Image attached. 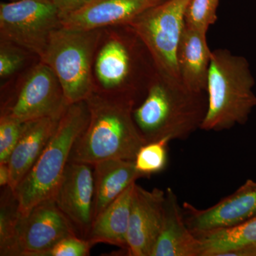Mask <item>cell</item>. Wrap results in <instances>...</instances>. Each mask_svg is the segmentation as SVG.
<instances>
[{
  "label": "cell",
  "mask_w": 256,
  "mask_h": 256,
  "mask_svg": "<svg viewBox=\"0 0 256 256\" xmlns=\"http://www.w3.org/2000/svg\"><path fill=\"white\" fill-rule=\"evenodd\" d=\"M220 0H190L185 22L191 28L208 32L217 20V10Z\"/></svg>",
  "instance_id": "cb8c5ba5"
},
{
  "label": "cell",
  "mask_w": 256,
  "mask_h": 256,
  "mask_svg": "<svg viewBox=\"0 0 256 256\" xmlns=\"http://www.w3.org/2000/svg\"><path fill=\"white\" fill-rule=\"evenodd\" d=\"M62 118H44L25 122L21 138L8 161L9 186L14 191L38 159Z\"/></svg>",
  "instance_id": "2e32d148"
},
{
  "label": "cell",
  "mask_w": 256,
  "mask_h": 256,
  "mask_svg": "<svg viewBox=\"0 0 256 256\" xmlns=\"http://www.w3.org/2000/svg\"><path fill=\"white\" fill-rule=\"evenodd\" d=\"M8 1H9V2H18L20 0H8Z\"/></svg>",
  "instance_id": "f1b7e54d"
},
{
  "label": "cell",
  "mask_w": 256,
  "mask_h": 256,
  "mask_svg": "<svg viewBox=\"0 0 256 256\" xmlns=\"http://www.w3.org/2000/svg\"><path fill=\"white\" fill-rule=\"evenodd\" d=\"M89 1L90 0H52L60 11V18L80 9Z\"/></svg>",
  "instance_id": "4316f807"
},
{
  "label": "cell",
  "mask_w": 256,
  "mask_h": 256,
  "mask_svg": "<svg viewBox=\"0 0 256 256\" xmlns=\"http://www.w3.org/2000/svg\"><path fill=\"white\" fill-rule=\"evenodd\" d=\"M182 208L186 225L194 235L238 225L256 216V182L248 180L232 194L206 210H198L188 202Z\"/></svg>",
  "instance_id": "7c38bea8"
},
{
  "label": "cell",
  "mask_w": 256,
  "mask_h": 256,
  "mask_svg": "<svg viewBox=\"0 0 256 256\" xmlns=\"http://www.w3.org/2000/svg\"><path fill=\"white\" fill-rule=\"evenodd\" d=\"M164 200L165 191L158 188L149 191L134 184L126 250L128 256H151L161 228Z\"/></svg>",
  "instance_id": "4fadbf2b"
},
{
  "label": "cell",
  "mask_w": 256,
  "mask_h": 256,
  "mask_svg": "<svg viewBox=\"0 0 256 256\" xmlns=\"http://www.w3.org/2000/svg\"><path fill=\"white\" fill-rule=\"evenodd\" d=\"M105 30L94 60V90L132 96L138 100L146 95L156 72L150 55L128 26Z\"/></svg>",
  "instance_id": "277c9868"
},
{
  "label": "cell",
  "mask_w": 256,
  "mask_h": 256,
  "mask_svg": "<svg viewBox=\"0 0 256 256\" xmlns=\"http://www.w3.org/2000/svg\"><path fill=\"white\" fill-rule=\"evenodd\" d=\"M76 236L74 226L50 198L22 214L6 256H42L62 239Z\"/></svg>",
  "instance_id": "30bf717a"
},
{
  "label": "cell",
  "mask_w": 256,
  "mask_h": 256,
  "mask_svg": "<svg viewBox=\"0 0 256 256\" xmlns=\"http://www.w3.org/2000/svg\"><path fill=\"white\" fill-rule=\"evenodd\" d=\"M54 198L79 236L87 239L94 223V165L68 162Z\"/></svg>",
  "instance_id": "8fae6325"
},
{
  "label": "cell",
  "mask_w": 256,
  "mask_h": 256,
  "mask_svg": "<svg viewBox=\"0 0 256 256\" xmlns=\"http://www.w3.org/2000/svg\"><path fill=\"white\" fill-rule=\"evenodd\" d=\"M136 183L130 185L94 220L88 240L95 245L102 242L126 250L132 192Z\"/></svg>",
  "instance_id": "ffe728a7"
},
{
  "label": "cell",
  "mask_w": 256,
  "mask_h": 256,
  "mask_svg": "<svg viewBox=\"0 0 256 256\" xmlns=\"http://www.w3.org/2000/svg\"><path fill=\"white\" fill-rule=\"evenodd\" d=\"M52 0H20L0 4V38L13 42L41 60L50 34L62 28Z\"/></svg>",
  "instance_id": "9c48e42d"
},
{
  "label": "cell",
  "mask_w": 256,
  "mask_h": 256,
  "mask_svg": "<svg viewBox=\"0 0 256 256\" xmlns=\"http://www.w3.org/2000/svg\"><path fill=\"white\" fill-rule=\"evenodd\" d=\"M86 102L88 122L74 143L68 162L94 165L109 159L134 161L146 144L133 118L137 99L94 90Z\"/></svg>",
  "instance_id": "6da1fadb"
},
{
  "label": "cell",
  "mask_w": 256,
  "mask_h": 256,
  "mask_svg": "<svg viewBox=\"0 0 256 256\" xmlns=\"http://www.w3.org/2000/svg\"><path fill=\"white\" fill-rule=\"evenodd\" d=\"M10 181V173L8 164H0V186L2 188L9 186Z\"/></svg>",
  "instance_id": "83f0119b"
},
{
  "label": "cell",
  "mask_w": 256,
  "mask_h": 256,
  "mask_svg": "<svg viewBox=\"0 0 256 256\" xmlns=\"http://www.w3.org/2000/svg\"><path fill=\"white\" fill-rule=\"evenodd\" d=\"M94 222L130 185L142 176L134 161L109 159L94 164Z\"/></svg>",
  "instance_id": "ac0fdd59"
},
{
  "label": "cell",
  "mask_w": 256,
  "mask_h": 256,
  "mask_svg": "<svg viewBox=\"0 0 256 256\" xmlns=\"http://www.w3.org/2000/svg\"><path fill=\"white\" fill-rule=\"evenodd\" d=\"M32 58H38L23 47L0 38V78L2 82L14 78V76H18L30 68L28 64H30Z\"/></svg>",
  "instance_id": "603a6c76"
},
{
  "label": "cell",
  "mask_w": 256,
  "mask_h": 256,
  "mask_svg": "<svg viewBox=\"0 0 256 256\" xmlns=\"http://www.w3.org/2000/svg\"><path fill=\"white\" fill-rule=\"evenodd\" d=\"M166 0H90L62 18V26L76 30L126 26L144 11Z\"/></svg>",
  "instance_id": "5bb4252c"
},
{
  "label": "cell",
  "mask_w": 256,
  "mask_h": 256,
  "mask_svg": "<svg viewBox=\"0 0 256 256\" xmlns=\"http://www.w3.org/2000/svg\"><path fill=\"white\" fill-rule=\"evenodd\" d=\"M256 82L245 57L212 50L206 94L208 108L202 130L222 131L247 122L256 106Z\"/></svg>",
  "instance_id": "3957f363"
},
{
  "label": "cell",
  "mask_w": 256,
  "mask_h": 256,
  "mask_svg": "<svg viewBox=\"0 0 256 256\" xmlns=\"http://www.w3.org/2000/svg\"><path fill=\"white\" fill-rule=\"evenodd\" d=\"M22 213L14 191L3 188L0 198V256H6L14 238L15 228Z\"/></svg>",
  "instance_id": "44dd1931"
},
{
  "label": "cell",
  "mask_w": 256,
  "mask_h": 256,
  "mask_svg": "<svg viewBox=\"0 0 256 256\" xmlns=\"http://www.w3.org/2000/svg\"><path fill=\"white\" fill-rule=\"evenodd\" d=\"M104 28H57L50 34L42 62L52 69L68 105L86 100L95 90L94 60Z\"/></svg>",
  "instance_id": "8992f818"
},
{
  "label": "cell",
  "mask_w": 256,
  "mask_h": 256,
  "mask_svg": "<svg viewBox=\"0 0 256 256\" xmlns=\"http://www.w3.org/2000/svg\"><path fill=\"white\" fill-rule=\"evenodd\" d=\"M94 242L82 237L64 238L44 252L42 256H87L90 255Z\"/></svg>",
  "instance_id": "484cf974"
},
{
  "label": "cell",
  "mask_w": 256,
  "mask_h": 256,
  "mask_svg": "<svg viewBox=\"0 0 256 256\" xmlns=\"http://www.w3.org/2000/svg\"><path fill=\"white\" fill-rule=\"evenodd\" d=\"M208 108L206 92L188 90L156 72L133 118L146 143L162 139L185 140L201 129Z\"/></svg>",
  "instance_id": "7a4b0ae2"
},
{
  "label": "cell",
  "mask_w": 256,
  "mask_h": 256,
  "mask_svg": "<svg viewBox=\"0 0 256 256\" xmlns=\"http://www.w3.org/2000/svg\"><path fill=\"white\" fill-rule=\"evenodd\" d=\"M201 255V244L186 225L176 194L171 188H166L162 222L151 256Z\"/></svg>",
  "instance_id": "9a60e30c"
},
{
  "label": "cell",
  "mask_w": 256,
  "mask_h": 256,
  "mask_svg": "<svg viewBox=\"0 0 256 256\" xmlns=\"http://www.w3.org/2000/svg\"><path fill=\"white\" fill-rule=\"evenodd\" d=\"M1 96L0 116L20 122L44 118H62L69 106L54 72L38 60L18 74Z\"/></svg>",
  "instance_id": "52a82bcc"
},
{
  "label": "cell",
  "mask_w": 256,
  "mask_h": 256,
  "mask_svg": "<svg viewBox=\"0 0 256 256\" xmlns=\"http://www.w3.org/2000/svg\"><path fill=\"white\" fill-rule=\"evenodd\" d=\"M206 32L185 24L178 44L176 60L184 86L195 92H206L212 50Z\"/></svg>",
  "instance_id": "e0dca14e"
},
{
  "label": "cell",
  "mask_w": 256,
  "mask_h": 256,
  "mask_svg": "<svg viewBox=\"0 0 256 256\" xmlns=\"http://www.w3.org/2000/svg\"><path fill=\"white\" fill-rule=\"evenodd\" d=\"M168 139L148 142L141 146L134 158V166L142 178L158 174L166 168L168 162Z\"/></svg>",
  "instance_id": "7402d4cb"
},
{
  "label": "cell",
  "mask_w": 256,
  "mask_h": 256,
  "mask_svg": "<svg viewBox=\"0 0 256 256\" xmlns=\"http://www.w3.org/2000/svg\"><path fill=\"white\" fill-rule=\"evenodd\" d=\"M190 0H166L150 8L126 25L140 40L162 76L181 82L176 52L185 28Z\"/></svg>",
  "instance_id": "ba28073f"
},
{
  "label": "cell",
  "mask_w": 256,
  "mask_h": 256,
  "mask_svg": "<svg viewBox=\"0 0 256 256\" xmlns=\"http://www.w3.org/2000/svg\"><path fill=\"white\" fill-rule=\"evenodd\" d=\"M25 122L0 116V164H8L22 134Z\"/></svg>",
  "instance_id": "d4e9b609"
},
{
  "label": "cell",
  "mask_w": 256,
  "mask_h": 256,
  "mask_svg": "<svg viewBox=\"0 0 256 256\" xmlns=\"http://www.w3.org/2000/svg\"><path fill=\"white\" fill-rule=\"evenodd\" d=\"M88 120L86 100L72 104L65 111L43 152L14 190L22 214L38 204L54 198L74 144Z\"/></svg>",
  "instance_id": "5b68a950"
},
{
  "label": "cell",
  "mask_w": 256,
  "mask_h": 256,
  "mask_svg": "<svg viewBox=\"0 0 256 256\" xmlns=\"http://www.w3.org/2000/svg\"><path fill=\"white\" fill-rule=\"evenodd\" d=\"M195 236L201 244V256H256V216Z\"/></svg>",
  "instance_id": "d6986e66"
}]
</instances>
